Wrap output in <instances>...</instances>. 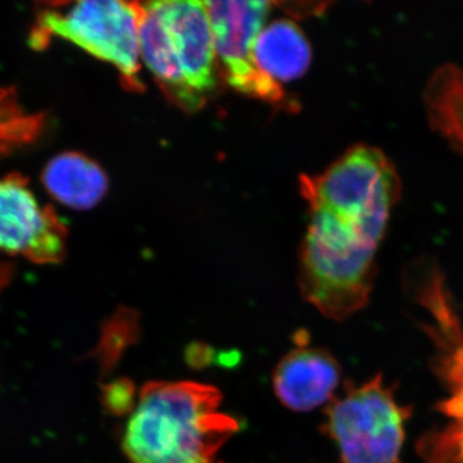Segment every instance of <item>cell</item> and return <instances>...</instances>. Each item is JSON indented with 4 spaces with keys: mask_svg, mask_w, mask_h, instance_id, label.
<instances>
[{
    "mask_svg": "<svg viewBox=\"0 0 463 463\" xmlns=\"http://www.w3.org/2000/svg\"><path fill=\"white\" fill-rule=\"evenodd\" d=\"M432 127L463 154V71L446 65L435 72L425 90Z\"/></svg>",
    "mask_w": 463,
    "mask_h": 463,
    "instance_id": "7c38bea8",
    "label": "cell"
},
{
    "mask_svg": "<svg viewBox=\"0 0 463 463\" xmlns=\"http://www.w3.org/2000/svg\"><path fill=\"white\" fill-rule=\"evenodd\" d=\"M14 265L9 261L0 260V294L8 288L14 277Z\"/></svg>",
    "mask_w": 463,
    "mask_h": 463,
    "instance_id": "2e32d148",
    "label": "cell"
},
{
    "mask_svg": "<svg viewBox=\"0 0 463 463\" xmlns=\"http://www.w3.org/2000/svg\"><path fill=\"white\" fill-rule=\"evenodd\" d=\"M300 190L310 207L300 251L301 295L323 316L344 321L370 301L401 178L381 149L358 145L318 175H301Z\"/></svg>",
    "mask_w": 463,
    "mask_h": 463,
    "instance_id": "6da1fadb",
    "label": "cell"
},
{
    "mask_svg": "<svg viewBox=\"0 0 463 463\" xmlns=\"http://www.w3.org/2000/svg\"><path fill=\"white\" fill-rule=\"evenodd\" d=\"M138 336L139 318L136 310L128 307L118 309L112 318L106 322L102 339L97 347V354L99 355V362L105 373L118 364L125 350L136 343Z\"/></svg>",
    "mask_w": 463,
    "mask_h": 463,
    "instance_id": "5bb4252c",
    "label": "cell"
},
{
    "mask_svg": "<svg viewBox=\"0 0 463 463\" xmlns=\"http://www.w3.org/2000/svg\"><path fill=\"white\" fill-rule=\"evenodd\" d=\"M407 279L428 313L422 327L434 347L432 370L446 389L435 407L443 425L419 439L417 453L423 463H463V321L434 261L416 265Z\"/></svg>",
    "mask_w": 463,
    "mask_h": 463,
    "instance_id": "277c9868",
    "label": "cell"
},
{
    "mask_svg": "<svg viewBox=\"0 0 463 463\" xmlns=\"http://www.w3.org/2000/svg\"><path fill=\"white\" fill-rule=\"evenodd\" d=\"M67 234L54 207L39 203L25 176H0V252L58 264L66 257Z\"/></svg>",
    "mask_w": 463,
    "mask_h": 463,
    "instance_id": "ba28073f",
    "label": "cell"
},
{
    "mask_svg": "<svg viewBox=\"0 0 463 463\" xmlns=\"http://www.w3.org/2000/svg\"><path fill=\"white\" fill-rule=\"evenodd\" d=\"M411 413L377 373L359 386L346 383L344 394L326 407L322 430L336 444L340 463H403Z\"/></svg>",
    "mask_w": 463,
    "mask_h": 463,
    "instance_id": "8992f818",
    "label": "cell"
},
{
    "mask_svg": "<svg viewBox=\"0 0 463 463\" xmlns=\"http://www.w3.org/2000/svg\"><path fill=\"white\" fill-rule=\"evenodd\" d=\"M215 386L194 381H149L125 426L129 463H215L240 422L221 410Z\"/></svg>",
    "mask_w": 463,
    "mask_h": 463,
    "instance_id": "7a4b0ae2",
    "label": "cell"
},
{
    "mask_svg": "<svg viewBox=\"0 0 463 463\" xmlns=\"http://www.w3.org/2000/svg\"><path fill=\"white\" fill-rule=\"evenodd\" d=\"M212 23L216 57L221 60L228 83L254 99L270 103L285 97L281 85L259 70L254 58V43L263 30L270 3L205 2Z\"/></svg>",
    "mask_w": 463,
    "mask_h": 463,
    "instance_id": "52a82bcc",
    "label": "cell"
},
{
    "mask_svg": "<svg viewBox=\"0 0 463 463\" xmlns=\"http://www.w3.org/2000/svg\"><path fill=\"white\" fill-rule=\"evenodd\" d=\"M139 48L169 99L205 103L215 90L214 35L205 2H152L139 27Z\"/></svg>",
    "mask_w": 463,
    "mask_h": 463,
    "instance_id": "3957f363",
    "label": "cell"
},
{
    "mask_svg": "<svg viewBox=\"0 0 463 463\" xmlns=\"http://www.w3.org/2000/svg\"><path fill=\"white\" fill-rule=\"evenodd\" d=\"M44 125L45 116L23 108L16 91L0 88V152H9L36 141Z\"/></svg>",
    "mask_w": 463,
    "mask_h": 463,
    "instance_id": "4fadbf2b",
    "label": "cell"
},
{
    "mask_svg": "<svg viewBox=\"0 0 463 463\" xmlns=\"http://www.w3.org/2000/svg\"><path fill=\"white\" fill-rule=\"evenodd\" d=\"M45 191L70 209L90 210L99 205L109 190V178L91 158L79 152L52 157L42 172Z\"/></svg>",
    "mask_w": 463,
    "mask_h": 463,
    "instance_id": "30bf717a",
    "label": "cell"
},
{
    "mask_svg": "<svg viewBox=\"0 0 463 463\" xmlns=\"http://www.w3.org/2000/svg\"><path fill=\"white\" fill-rule=\"evenodd\" d=\"M254 58L264 75L276 83H288L306 74L312 51L303 32L288 20L274 21L259 33Z\"/></svg>",
    "mask_w": 463,
    "mask_h": 463,
    "instance_id": "8fae6325",
    "label": "cell"
},
{
    "mask_svg": "<svg viewBox=\"0 0 463 463\" xmlns=\"http://www.w3.org/2000/svg\"><path fill=\"white\" fill-rule=\"evenodd\" d=\"M106 407L115 414L133 412L136 408V388L130 380L121 379L106 386L103 392Z\"/></svg>",
    "mask_w": 463,
    "mask_h": 463,
    "instance_id": "9a60e30c",
    "label": "cell"
},
{
    "mask_svg": "<svg viewBox=\"0 0 463 463\" xmlns=\"http://www.w3.org/2000/svg\"><path fill=\"white\" fill-rule=\"evenodd\" d=\"M141 3L85 0L48 5L36 12L29 45L44 51L54 39L72 43L118 70L127 90H143L139 50Z\"/></svg>",
    "mask_w": 463,
    "mask_h": 463,
    "instance_id": "5b68a950",
    "label": "cell"
},
{
    "mask_svg": "<svg viewBox=\"0 0 463 463\" xmlns=\"http://www.w3.org/2000/svg\"><path fill=\"white\" fill-rule=\"evenodd\" d=\"M304 344L283 356L273 373L277 398L295 412L330 403L341 380L339 362L331 352Z\"/></svg>",
    "mask_w": 463,
    "mask_h": 463,
    "instance_id": "9c48e42d",
    "label": "cell"
}]
</instances>
